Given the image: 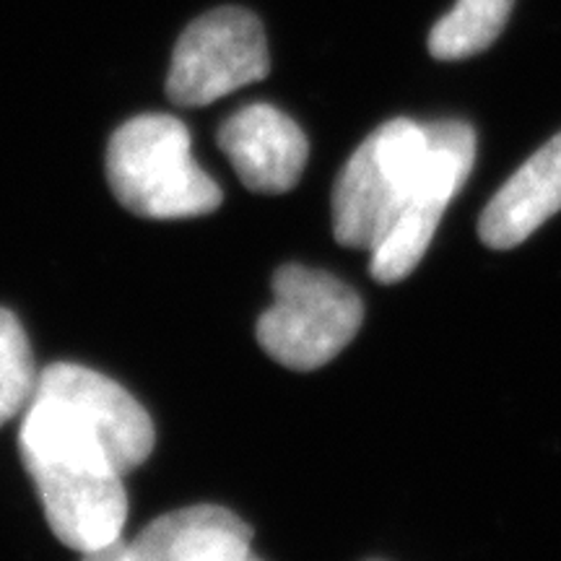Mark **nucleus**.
<instances>
[{
    "label": "nucleus",
    "mask_w": 561,
    "mask_h": 561,
    "mask_svg": "<svg viewBox=\"0 0 561 561\" xmlns=\"http://www.w3.org/2000/svg\"><path fill=\"white\" fill-rule=\"evenodd\" d=\"M24 468L60 543L91 553L123 541L128 517L123 476L58 462H24Z\"/></svg>",
    "instance_id": "423d86ee"
},
{
    "label": "nucleus",
    "mask_w": 561,
    "mask_h": 561,
    "mask_svg": "<svg viewBox=\"0 0 561 561\" xmlns=\"http://www.w3.org/2000/svg\"><path fill=\"white\" fill-rule=\"evenodd\" d=\"M123 543H125V541H117V543L107 546V549H100V551L83 553V561H121Z\"/></svg>",
    "instance_id": "f8f14e48"
},
{
    "label": "nucleus",
    "mask_w": 561,
    "mask_h": 561,
    "mask_svg": "<svg viewBox=\"0 0 561 561\" xmlns=\"http://www.w3.org/2000/svg\"><path fill=\"white\" fill-rule=\"evenodd\" d=\"M244 561H261V559H257V557H255V553H252V551H250V553H248V557H244Z\"/></svg>",
    "instance_id": "ddd939ff"
},
{
    "label": "nucleus",
    "mask_w": 561,
    "mask_h": 561,
    "mask_svg": "<svg viewBox=\"0 0 561 561\" xmlns=\"http://www.w3.org/2000/svg\"><path fill=\"white\" fill-rule=\"evenodd\" d=\"M252 530L219 504H195L161 515L123 543L121 561H244Z\"/></svg>",
    "instance_id": "6e6552de"
},
{
    "label": "nucleus",
    "mask_w": 561,
    "mask_h": 561,
    "mask_svg": "<svg viewBox=\"0 0 561 561\" xmlns=\"http://www.w3.org/2000/svg\"><path fill=\"white\" fill-rule=\"evenodd\" d=\"M515 0H458L430 34V53L437 60H462L486 50L507 24Z\"/></svg>",
    "instance_id": "9d476101"
},
{
    "label": "nucleus",
    "mask_w": 561,
    "mask_h": 561,
    "mask_svg": "<svg viewBox=\"0 0 561 561\" xmlns=\"http://www.w3.org/2000/svg\"><path fill=\"white\" fill-rule=\"evenodd\" d=\"M273 305L257 320V343L273 362L297 371L325 367L359 333V294L331 273L280 265Z\"/></svg>",
    "instance_id": "20e7f679"
},
{
    "label": "nucleus",
    "mask_w": 561,
    "mask_h": 561,
    "mask_svg": "<svg viewBox=\"0 0 561 561\" xmlns=\"http://www.w3.org/2000/svg\"><path fill=\"white\" fill-rule=\"evenodd\" d=\"M219 146L237 178L255 193L278 195L297 185L310 157L305 133L273 104H248L219 130Z\"/></svg>",
    "instance_id": "0eeeda50"
},
{
    "label": "nucleus",
    "mask_w": 561,
    "mask_h": 561,
    "mask_svg": "<svg viewBox=\"0 0 561 561\" xmlns=\"http://www.w3.org/2000/svg\"><path fill=\"white\" fill-rule=\"evenodd\" d=\"M561 210V133L541 146L489 201L479 234L491 250L528 240Z\"/></svg>",
    "instance_id": "1a4fd4ad"
},
{
    "label": "nucleus",
    "mask_w": 561,
    "mask_h": 561,
    "mask_svg": "<svg viewBox=\"0 0 561 561\" xmlns=\"http://www.w3.org/2000/svg\"><path fill=\"white\" fill-rule=\"evenodd\" d=\"M157 432L123 385L81 364H50L21 421L24 462H58L128 476L146 462Z\"/></svg>",
    "instance_id": "f03ea898"
},
{
    "label": "nucleus",
    "mask_w": 561,
    "mask_h": 561,
    "mask_svg": "<svg viewBox=\"0 0 561 561\" xmlns=\"http://www.w3.org/2000/svg\"><path fill=\"white\" fill-rule=\"evenodd\" d=\"M473 161L476 133L468 123L396 117L380 125L335 182V240L369 250V271L380 284L403 280L430 250Z\"/></svg>",
    "instance_id": "f257e3e1"
},
{
    "label": "nucleus",
    "mask_w": 561,
    "mask_h": 561,
    "mask_svg": "<svg viewBox=\"0 0 561 561\" xmlns=\"http://www.w3.org/2000/svg\"><path fill=\"white\" fill-rule=\"evenodd\" d=\"M107 180L144 219H195L221 206V187L201 170L191 133L172 115L133 117L112 133Z\"/></svg>",
    "instance_id": "7ed1b4c3"
},
{
    "label": "nucleus",
    "mask_w": 561,
    "mask_h": 561,
    "mask_svg": "<svg viewBox=\"0 0 561 561\" xmlns=\"http://www.w3.org/2000/svg\"><path fill=\"white\" fill-rule=\"evenodd\" d=\"M39 371L34 369L30 339L16 314L0 310V426L26 411Z\"/></svg>",
    "instance_id": "9b49d317"
},
{
    "label": "nucleus",
    "mask_w": 561,
    "mask_h": 561,
    "mask_svg": "<svg viewBox=\"0 0 561 561\" xmlns=\"http://www.w3.org/2000/svg\"><path fill=\"white\" fill-rule=\"evenodd\" d=\"M271 58L255 13L227 5L203 13L180 34L167 94L180 107L214 104L268 76Z\"/></svg>",
    "instance_id": "39448f33"
}]
</instances>
